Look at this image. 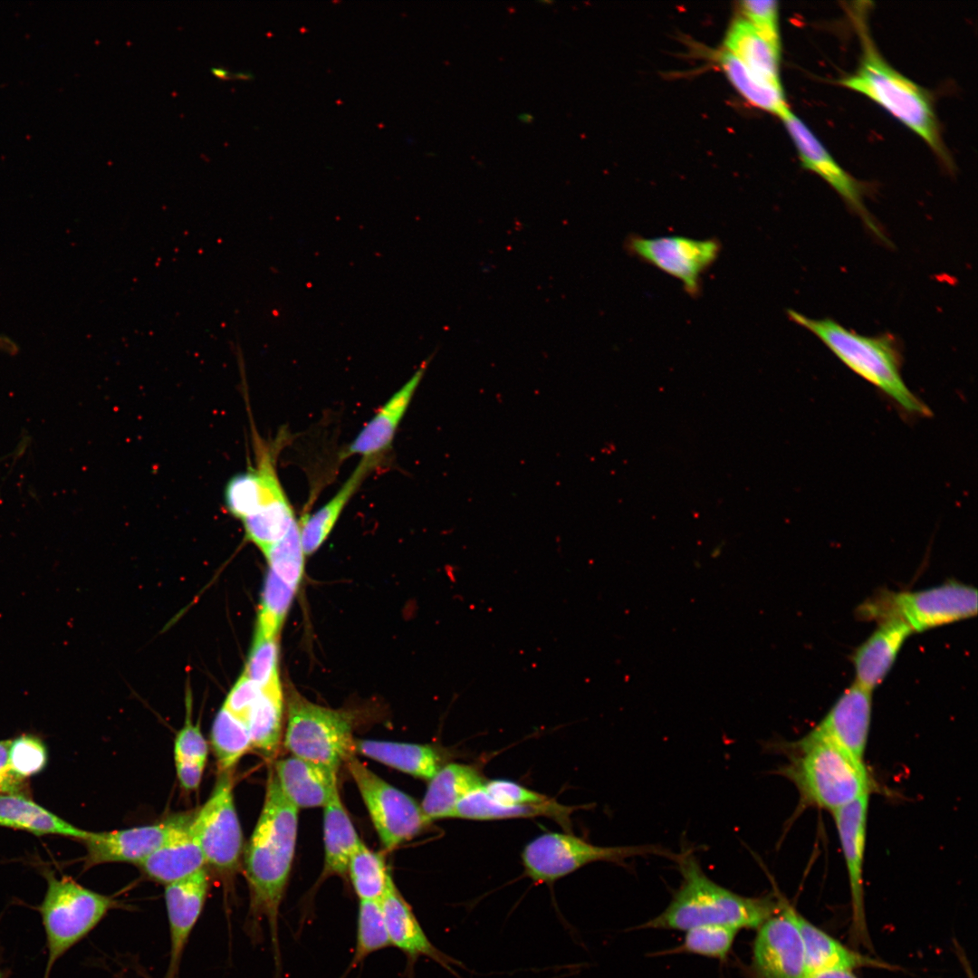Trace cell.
<instances>
[{"instance_id":"d590c367","label":"cell","mask_w":978,"mask_h":978,"mask_svg":"<svg viewBox=\"0 0 978 978\" xmlns=\"http://www.w3.org/2000/svg\"><path fill=\"white\" fill-rule=\"evenodd\" d=\"M211 744L219 772H231L252 747L247 724L222 707L212 725Z\"/></svg>"},{"instance_id":"7dc6e473","label":"cell","mask_w":978,"mask_h":978,"mask_svg":"<svg viewBox=\"0 0 978 978\" xmlns=\"http://www.w3.org/2000/svg\"><path fill=\"white\" fill-rule=\"evenodd\" d=\"M261 691V687L243 673L227 695L223 707L246 724Z\"/></svg>"},{"instance_id":"83f0119b","label":"cell","mask_w":978,"mask_h":978,"mask_svg":"<svg viewBox=\"0 0 978 978\" xmlns=\"http://www.w3.org/2000/svg\"><path fill=\"white\" fill-rule=\"evenodd\" d=\"M379 462L380 459L361 458L334 496L312 515L306 516L299 523L304 554L310 555L321 546L361 483Z\"/></svg>"},{"instance_id":"ac0fdd59","label":"cell","mask_w":978,"mask_h":978,"mask_svg":"<svg viewBox=\"0 0 978 978\" xmlns=\"http://www.w3.org/2000/svg\"><path fill=\"white\" fill-rule=\"evenodd\" d=\"M789 131L803 168L816 173L863 218L867 226L877 236L882 234L868 215L862 200V190L824 149L810 129L791 110L781 118Z\"/></svg>"},{"instance_id":"44dd1931","label":"cell","mask_w":978,"mask_h":978,"mask_svg":"<svg viewBox=\"0 0 978 978\" xmlns=\"http://www.w3.org/2000/svg\"><path fill=\"white\" fill-rule=\"evenodd\" d=\"M913 633L904 621L889 618L877 622V628L855 650L852 662L855 684L872 692L886 678L896 657Z\"/></svg>"},{"instance_id":"e575fe53","label":"cell","mask_w":978,"mask_h":978,"mask_svg":"<svg viewBox=\"0 0 978 978\" xmlns=\"http://www.w3.org/2000/svg\"><path fill=\"white\" fill-rule=\"evenodd\" d=\"M347 874L360 901H380L393 880L383 856L363 841L350 856Z\"/></svg>"},{"instance_id":"1f68e13d","label":"cell","mask_w":978,"mask_h":978,"mask_svg":"<svg viewBox=\"0 0 978 978\" xmlns=\"http://www.w3.org/2000/svg\"><path fill=\"white\" fill-rule=\"evenodd\" d=\"M325 875L345 877L350 856L362 842L337 789L323 807Z\"/></svg>"},{"instance_id":"681fc988","label":"cell","mask_w":978,"mask_h":978,"mask_svg":"<svg viewBox=\"0 0 978 978\" xmlns=\"http://www.w3.org/2000/svg\"><path fill=\"white\" fill-rule=\"evenodd\" d=\"M11 741H0V792L19 794L24 789V780L15 775L9 766V747Z\"/></svg>"},{"instance_id":"ee69618b","label":"cell","mask_w":978,"mask_h":978,"mask_svg":"<svg viewBox=\"0 0 978 978\" xmlns=\"http://www.w3.org/2000/svg\"><path fill=\"white\" fill-rule=\"evenodd\" d=\"M190 695L187 696V713L183 727L174 741V759H194L206 762L208 745L198 724L191 718Z\"/></svg>"},{"instance_id":"30bf717a","label":"cell","mask_w":978,"mask_h":978,"mask_svg":"<svg viewBox=\"0 0 978 978\" xmlns=\"http://www.w3.org/2000/svg\"><path fill=\"white\" fill-rule=\"evenodd\" d=\"M385 849L410 840L429 824L420 805L351 755L345 762Z\"/></svg>"},{"instance_id":"7c38bea8","label":"cell","mask_w":978,"mask_h":978,"mask_svg":"<svg viewBox=\"0 0 978 978\" xmlns=\"http://www.w3.org/2000/svg\"><path fill=\"white\" fill-rule=\"evenodd\" d=\"M625 248L631 255L678 280L687 294L695 297L701 289V276L718 258L721 244L714 238L630 235Z\"/></svg>"},{"instance_id":"8fae6325","label":"cell","mask_w":978,"mask_h":978,"mask_svg":"<svg viewBox=\"0 0 978 978\" xmlns=\"http://www.w3.org/2000/svg\"><path fill=\"white\" fill-rule=\"evenodd\" d=\"M206 864L225 876L238 868L243 834L236 813L231 772H219L213 791L190 822Z\"/></svg>"},{"instance_id":"f5cc1de1","label":"cell","mask_w":978,"mask_h":978,"mask_svg":"<svg viewBox=\"0 0 978 978\" xmlns=\"http://www.w3.org/2000/svg\"><path fill=\"white\" fill-rule=\"evenodd\" d=\"M210 72L215 77L223 81L233 79V72L221 66H213L210 68Z\"/></svg>"},{"instance_id":"cb8c5ba5","label":"cell","mask_w":978,"mask_h":978,"mask_svg":"<svg viewBox=\"0 0 978 978\" xmlns=\"http://www.w3.org/2000/svg\"><path fill=\"white\" fill-rule=\"evenodd\" d=\"M191 820L188 816L161 847L137 864L149 878L166 886L206 867Z\"/></svg>"},{"instance_id":"c3c4849f","label":"cell","mask_w":978,"mask_h":978,"mask_svg":"<svg viewBox=\"0 0 978 978\" xmlns=\"http://www.w3.org/2000/svg\"><path fill=\"white\" fill-rule=\"evenodd\" d=\"M174 760L181 787L186 791L197 790L201 782L206 762L194 759Z\"/></svg>"},{"instance_id":"b9f144b4","label":"cell","mask_w":978,"mask_h":978,"mask_svg":"<svg viewBox=\"0 0 978 978\" xmlns=\"http://www.w3.org/2000/svg\"><path fill=\"white\" fill-rule=\"evenodd\" d=\"M47 750L41 739L32 734H23L11 741L9 766L11 771L25 780L43 770L47 763Z\"/></svg>"},{"instance_id":"484cf974","label":"cell","mask_w":978,"mask_h":978,"mask_svg":"<svg viewBox=\"0 0 978 978\" xmlns=\"http://www.w3.org/2000/svg\"><path fill=\"white\" fill-rule=\"evenodd\" d=\"M485 781L479 770L470 764L447 763L429 780L421 810L430 821L455 818L460 801Z\"/></svg>"},{"instance_id":"816d5d0a","label":"cell","mask_w":978,"mask_h":978,"mask_svg":"<svg viewBox=\"0 0 978 978\" xmlns=\"http://www.w3.org/2000/svg\"><path fill=\"white\" fill-rule=\"evenodd\" d=\"M0 351L7 352L13 355L18 351V346L10 338L5 335H0Z\"/></svg>"},{"instance_id":"7a4b0ae2","label":"cell","mask_w":978,"mask_h":978,"mask_svg":"<svg viewBox=\"0 0 978 978\" xmlns=\"http://www.w3.org/2000/svg\"><path fill=\"white\" fill-rule=\"evenodd\" d=\"M675 862L682 877L666 908L644 925L648 928L687 931L721 925L740 929H757L777 913L781 898L741 896L709 878L691 849L678 853Z\"/></svg>"},{"instance_id":"d6986e66","label":"cell","mask_w":978,"mask_h":978,"mask_svg":"<svg viewBox=\"0 0 978 978\" xmlns=\"http://www.w3.org/2000/svg\"><path fill=\"white\" fill-rule=\"evenodd\" d=\"M871 693L853 683L811 731L864 762L871 724Z\"/></svg>"},{"instance_id":"ba28073f","label":"cell","mask_w":978,"mask_h":978,"mask_svg":"<svg viewBox=\"0 0 978 978\" xmlns=\"http://www.w3.org/2000/svg\"><path fill=\"white\" fill-rule=\"evenodd\" d=\"M284 746L293 756L338 771L355 754L352 717L292 694Z\"/></svg>"},{"instance_id":"7402d4cb","label":"cell","mask_w":978,"mask_h":978,"mask_svg":"<svg viewBox=\"0 0 978 978\" xmlns=\"http://www.w3.org/2000/svg\"><path fill=\"white\" fill-rule=\"evenodd\" d=\"M337 772L293 755L277 761L273 771L282 792L297 809L324 807L338 789Z\"/></svg>"},{"instance_id":"5bb4252c","label":"cell","mask_w":978,"mask_h":978,"mask_svg":"<svg viewBox=\"0 0 978 978\" xmlns=\"http://www.w3.org/2000/svg\"><path fill=\"white\" fill-rule=\"evenodd\" d=\"M255 465L261 481L258 510L242 521L247 540L263 552L282 540L296 521L276 471V446L254 434Z\"/></svg>"},{"instance_id":"3957f363","label":"cell","mask_w":978,"mask_h":978,"mask_svg":"<svg viewBox=\"0 0 978 978\" xmlns=\"http://www.w3.org/2000/svg\"><path fill=\"white\" fill-rule=\"evenodd\" d=\"M782 749L788 762L780 774L795 785L803 807L832 813L876 789L864 762L811 730Z\"/></svg>"},{"instance_id":"74e56055","label":"cell","mask_w":978,"mask_h":978,"mask_svg":"<svg viewBox=\"0 0 978 978\" xmlns=\"http://www.w3.org/2000/svg\"><path fill=\"white\" fill-rule=\"evenodd\" d=\"M295 590L269 570L262 595L255 636L277 638Z\"/></svg>"},{"instance_id":"4fadbf2b","label":"cell","mask_w":978,"mask_h":978,"mask_svg":"<svg viewBox=\"0 0 978 978\" xmlns=\"http://www.w3.org/2000/svg\"><path fill=\"white\" fill-rule=\"evenodd\" d=\"M796 910L783 899L777 913L758 928L753 940L751 978H807Z\"/></svg>"},{"instance_id":"bcb514c9","label":"cell","mask_w":978,"mask_h":978,"mask_svg":"<svg viewBox=\"0 0 978 978\" xmlns=\"http://www.w3.org/2000/svg\"><path fill=\"white\" fill-rule=\"evenodd\" d=\"M483 787L495 801L505 804L532 805L546 802L551 799L508 780L488 781Z\"/></svg>"},{"instance_id":"277c9868","label":"cell","mask_w":978,"mask_h":978,"mask_svg":"<svg viewBox=\"0 0 978 978\" xmlns=\"http://www.w3.org/2000/svg\"><path fill=\"white\" fill-rule=\"evenodd\" d=\"M789 318L815 335L843 364L892 398L909 414L926 416L928 408L907 388L900 355L890 335L865 336L829 319H812L796 311Z\"/></svg>"},{"instance_id":"2e32d148","label":"cell","mask_w":978,"mask_h":978,"mask_svg":"<svg viewBox=\"0 0 978 978\" xmlns=\"http://www.w3.org/2000/svg\"><path fill=\"white\" fill-rule=\"evenodd\" d=\"M187 818L181 815L150 825L112 831H90L83 840L87 849L85 868L112 862L137 865L161 847Z\"/></svg>"},{"instance_id":"5b68a950","label":"cell","mask_w":978,"mask_h":978,"mask_svg":"<svg viewBox=\"0 0 978 978\" xmlns=\"http://www.w3.org/2000/svg\"><path fill=\"white\" fill-rule=\"evenodd\" d=\"M863 54L856 72L839 81L842 86L874 101L920 136L937 154L944 157L939 128L930 96L896 71L863 34Z\"/></svg>"},{"instance_id":"7bdbcfd3","label":"cell","mask_w":978,"mask_h":978,"mask_svg":"<svg viewBox=\"0 0 978 978\" xmlns=\"http://www.w3.org/2000/svg\"><path fill=\"white\" fill-rule=\"evenodd\" d=\"M277 638L254 636V645L244 672L261 689L279 679Z\"/></svg>"},{"instance_id":"f546056e","label":"cell","mask_w":978,"mask_h":978,"mask_svg":"<svg viewBox=\"0 0 978 978\" xmlns=\"http://www.w3.org/2000/svg\"><path fill=\"white\" fill-rule=\"evenodd\" d=\"M725 47L754 75L781 85L778 71L781 48L772 44L746 19L733 23L725 38Z\"/></svg>"},{"instance_id":"6da1fadb","label":"cell","mask_w":978,"mask_h":978,"mask_svg":"<svg viewBox=\"0 0 978 978\" xmlns=\"http://www.w3.org/2000/svg\"><path fill=\"white\" fill-rule=\"evenodd\" d=\"M298 809L282 792L270 772L259 819L247 845L245 877L250 890V916L269 925L278 954V916L295 851Z\"/></svg>"},{"instance_id":"f1b7e54d","label":"cell","mask_w":978,"mask_h":978,"mask_svg":"<svg viewBox=\"0 0 978 978\" xmlns=\"http://www.w3.org/2000/svg\"><path fill=\"white\" fill-rule=\"evenodd\" d=\"M354 753L428 781L442 767L440 753L427 744L354 740Z\"/></svg>"},{"instance_id":"f907efd6","label":"cell","mask_w":978,"mask_h":978,"mask_svg":"<svg viewBox=\"0 0 978 978\" xmlns=\"http://www.w3.org/2000/svg\"><path fill=\"white\" fill-rule=\"evenodd\" d=\"M807 978H858L850 971H831L817 973L809 975Z\"/></svg>"},{"instance_id":"4dcf8cb0","label":"cell","mask_w":978,"mask_h":978,"mask_svg":"<svg viewBox=\"0 0 978 978\" xmlns=\"http://www.w3.org/2000/svg\"><path fill=\"white\" fill-rule=\"evenodd\" d=\"M0 826L35 835L55 834L82 840L90 832L74 827L20 794L8 793H0Z\"/></svg>"},{"instance_id":"db71d44e","label":"cell","mask_w":978,"mask_h":978,"mask_svg":"<svg viewBox=\"0 0 978 978\" xmlns=\"http://www.w3.org/2000/svg\"><path fill=\"white\" fill-rule=\"evenodd\" d=\"M233 79L240 81H251L254 79V74L250 72H233Z\"/></svg>"},{"instance_id":"d4e9b609","label":"cell","mask_w":978,"mask_h":978,"mask_svg":"<svg viewBox=\"0 0 978 978\" xmlns=\"http://www.w3.org/2000/svg\"><path fill=\"white\" fill-rule=\"evenodd\" d=\"M795 920L803 944L807 977L823 972H852L861 967L892 968L886 963L848 948L797 911Z\"/></svg>"},{"instance_id":"60d3db41","label":"cell","mask_w":978,"mask_h":978,"mask_svg":"<svg viewBox=\"0 0 978 978\" xmlns=\"http://www.w3.org/2000/svg\"><path fill=\"white\" fill-rule=\"evenodd\" d=\"M260 499V477L254 466L233 475L225 484V507L241 522L256 513Z\"/></svg>"},{"instance_id":"ab89813d","label":"cell","mask_w":978,"mask_h":978,"mask_svg":"<svg viewBox=\"0 0 978 978\" xmlns=\"http://www.w3.org/2000/svg\"><path fill=\"white\" fill-rule=\"evenodd\" d=\"M739 930L721 925H706L686 931L678 952L724 960L731 952Z\"/></svg>"},{"instance_id":"836d02e7","label":"cell","mask_w":978,"mask_h":978,"mask_svg":"<svg viewBox=\"0 0 978 978\" xmlns=\"http://www.w3.org/2000/svg\"><path fill=\"white\" fill-rule=\"evenodd\" d=\"M719 62L732 84L747 101L780 118L790 111L781 85L771 83L754 75L727 51L720 54Z\"/></svg>"},{"instance_id":"4316f807","label":"cell","mask_w":978,"mask_h":978,"mask_svg":"<svg viewBox=\"0 0 978 978\" xmlns=\"http://www.w3.org/2000/svg\"><path fill=\"white\" fill-rule=\"evenodd\" d=\"M483 786L470 792L460 801L455 811V818L473 820H494L544 816L555 820L566 829H570V816L573 811L572 807L560 804L551 798L548 801L540 804H505L495 801L485 791Z\"/></svg>"},{"instance_id":"ffe728a7","label":"cell","mask_w":978,"mask_h":978,"mask_svg":"<svg viewBox=\"0 0 978 978\" xmlns=\"http://www.w3.org/2000/svg\"><path fill=\"white\" fill-rule=\"evenodd\" d=\"M434 354L424 360L410 379L377 411L344 451L343 456L381 459L389 450L398 427L407 412Z\"/></svg>"},{"instance_id":"11a10c76","label":"cell","mask_w":978,"mask_h":978,"mask_svg":"<svg viewBox=\"0 0 978 978\" xmlns=\"http://www.w3.org/2000/svg\"><path fill=\"white\" fill-rule=\"evenodd\" d=\"M0 978H4L3 974H2V972H1V969H0Z\"/></svg>"},{"instance_id":"d6a6232c","label":"cell","mask_w":978,"mask_h":978,"mask_svg":"<svg viewBox=\"0 0 978 978\" xmlns=\"http://www.w3.org/2000/svg\"><path fill=\"white\" fill-rule=\"evenodd\" d=\"M283 694L280 680L262 688L248 718L252 747L266 758H273L282 738Z\"/></svg>"},{"instance_id":"f35d334b","label":"cell","mask_w":978,"mask_h":978,"mask_svg":"<svg viewBox=\"0 0 978 978\" xmlns=\"http://www.w3.org/2000/svg\"><path fill=\"white\" fill-rule=\"evenodd\" d=\"M264 554L269 570L296 590L302 576L304 560L299 523L295 521L286 535Z\"/></svg>"},{"instance_id":"8992f818","label":"cell","mask_w":978,"mask_h":978,"mask_svg":"<svg viewBox=\"0 0 978 978\" xmlns=\"http://www.w3.org/2000/svg\"><path fill=\"white\" fill-rule=\"evenodd\" d=\"M977 590L970 585L948 580L941 585L916 591L881 590L857 609L862 620L877 622L897 618L914 632H922L974 617L977 614Z\"/></svg>"},{"instance_id":"603a6c76","label":"cell","mask_w":978,"mask_h":978,"mask_svg":"<svg viewBox=\"0 0 978 978\" xmlns=\"http://www.w3.org/2000/svg\"><path fill=\"white\" fill-rule=\"evenodd\" d=\"M379 902L391 946L398 948L412 960L425 956L448 969L451 964H455V960L439 951L428 939L393 880Z\"/></svg>"},{"instance_id":"9a60e30c","label":"cell","mask_w":978,"mask_h":978,"mask_svg":"<svg viewBox=\"0 0 978 978\" xmlns=\"http://www.w3.org/2000/svg\"><path fill=\"white\" fill-rule=\"evenodd\" d=\"M869 800L870 794H865L831 813L849 878L851 935L855 941L868 946L870 942L865 917L863 872Z\"/></svg>"},{"instance_id":"e0dca14e","label":"cell","mask_w":978,"mask_h":978,"mask_svg":"<svg viewBox=\"0 0 978 978\" xmlns=\"http://www.w3.org/2000/svg\"><path fill=\"white\" fill-rule=\"evenodd\" d=\"M210 886L206 868L165 886L170 953L166 978H177L186 945L204 908Z\"/></svg>"},{"instance_id":"f6af8a7d","label":"cell","mask_w":978,"mask_h":978,"mask_svg":"<svg viewBox=\"0 0 978 978\" xmlns=\"http://www.w3.org/2000/svg\"><path fill=\"white\" fill-rule=\"evenodd\" d=\"M741 5L746 20L772 44L781 48L777 3L771 0H747L742 2Z\"/></svg>"},{"instance_id":"8d00e7d4","label":"cell","mask_w":978,"mask_h":978,"mask_svg":"<svg viewBox=\"0 0 978 978\" xmlns=\"http://www.w3.org/2000/svg\"><path fill=\"white\" fill-rule=\"evenodd\" d=\"M391 946L379 901H360L352 966L371 954Z\"/></svg>"},{"instance_id":"52a82bcc","label":"cell","mask_w":978,"mask_h":978,"mask_svg":"<svg viewBox=\"0 0 978 978\" xmlns=\"http://www.w3.org/2000/svg\"><path fill=\"white\" fill-rule=\"evenodd\" d=\"M44 877L47 889L38 911L48 950L43 978H48L55 962L98 925L115 901L71 877L58 878L51 871L44 872Z\"/></svg>"},{"instance_id":"9c48e42d","label":"cell","mask_w":978,"mask_h":978,"mask_svg":"<svg viewBox=\"0 0 978 978\" xmlns=\"http://www.w3.org/2000/svg\"><path fill=\"white\" fill-rule=\"evenodd\" d=\"M677 854L656 845L602 847L572 834L547 832L529 842L521 857L531 879L536 883H551L596 861L622 863L629 858L648 855L675 861Z\"/></svg>"}]
</instances>
